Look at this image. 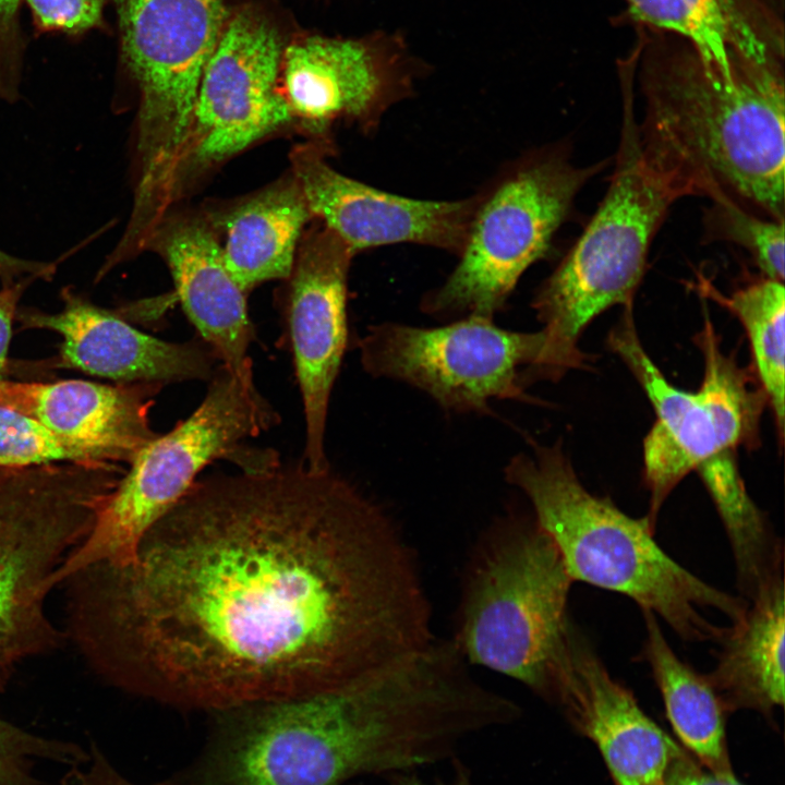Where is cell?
Masks as SVG:
<instances>
[{
  "instance_id": "obj_24",
  "label": "cell",
  "mask_w": 785,
  "mask_h": 785,
  "mask_svg": "<svg viewBox=\"0 0 785 785\" xmlns=\"http://www.w3.org/2000/svg\"><path fill=\"white\" fill-rule=\"evenodd\" d=\"M643 656L662 695L667 718L702 766L732 773L725 738V709L706 675L680 660L665 639L656 616L643 611Z\"/></svg>"
},
{
  "instance_id": "obj_23",
  "label": "cell",
  "mask_w": 785,
  "mask_h": 785,
  "mask_svg": "<svg viewBox=\"0 0 785 785\" xmlns=\"http://www.w3.org/2000/svg\"><path fill=\"white\" fill-rule=\"evenodd\" d=\"M310 216L292 179L258 193L226 217L221 254L244 292L264 281L290 277L298 240Z\"/></svg>"
},
{
  "instance_id": "obj_21",
  "label": "cell",
  "mask_w": 785,
  "mask_h": 785,
  "mask_svg": "<svg viewBox=\"0 0 785 785\" xmlns=\"http://www.w3.org/2000/svg\"><path fill=\"white\" fill-rule=\"evenodd\" d=\"M784 582L778 576L750 601L721 639L715 668L706 675L725 711L770 715L784 704Z\"/></svg>"
},
{
  "instance_id": "obj_29",
  "label": "cell",
  "mask_w": 785,
  "mask_h": 785,
  "mask_svg": "<svg viewBox=\"0 0 785 785\" xmlns=\"http://www.w3.org/2000/svg\"><path fill=\"white\" fill-rule=\"evenodd\" d=\"M38 34L61 33L78 37L94 29H106L107 0H25Z\"/></svg>"
},
{
  "instance_id": "obj_32",
  "label": "cell",
  "mask_w": 785,
  "mask_h": 785,
  "mask_svg": "<svg viewBox=\"0 0 785 785\" xmlns=\"http://www.w3.org/2000/svg\"><path fill=\"white\" fill-rule=\"evenodd\" d=\"M37 276H28L19 281L3 285L0 289V384L7 363V355L11 339L12 322L16 313L17 303L31 281Z\"/></svg>"
},
{
  "instance_id": "obj_25",
  "label": "cell",
  "mask_w": 785,
  "mask_h": 785,
  "mask_svg": "<svg viewBox=\"0 0 785 785\" xmlns=\"http://www.w3.org/2000/svg\"><path fill=\"white\" fill-rule=\"evenodd\" d=\"M708 298L729 310L749 340L752 372L771 407L778 437L784 432L785 289L783 281L763 277L723 295L704 281Z\"/></svg>"
},
{
  "instance_id": "obj_31",
  "label": "cell",
  "mask_w": 785,
  "mask_h": 785,
  "mask_svg": "<svg viewBox=\"0 0 785 785\" xmlns=\"http://www.w3.org/2000/svg\"><path fill=\"white\" fill-rule=\"evenodd\" d=\"M666 785H744L734 773H714L697 765L681 751L673 759L667 774Z\"/></svg>"
},
{
  "instance_id": "obj_35",
  "label": "cell",
  "mask_w": 785,
  "mask_h": 785,
  "mask_svg": "<svg viewBox=\"0 0 785 785\" xmlns=\"http://www.w3.org/2000/svg\"><path fill=\"white\" fill-rule=\"evenodd\" d=\"M401 785H472L469 774L460 769V771L457 773V776L448 782L445 783H421V782H408L406 784Z\"/></svg>"
},
{
  "instance_id": "obj_20",
  "label": "cell",
  "mask_w": 785,
  "mask_h": 785,
  "mask_svg": "<svg viewBox=\"0 0 785 785\" xmlns=\"http://www.w3.org/2000/svg\"><path fill=\"white\" fill-rule=\"evenodd\" d=\"M150 243L164 255L186 316L221 366L254 382L245 292L226 268L213 231L201 220L184 219L156 231Z\"/></svg>"
},
{
  "instance_id": "obj_8",
  "label": "cell",
  "mask_w": 785,
  "mask_h": 785,
  "mask_svg": "<svg viewBox=\"0 0 785 785\" xmlns=\"http://www.w3.org/2000/svg\"><path fill=\"white\" fill-rule=\"evenodd\" d=\"M114 483L100 462L0 468V687L17 664L57 644L46 596Z\"/></svg>"
},
{
  "instance_id": "obj_17",
  "label": "cell",
  "mask_w": 785,
  "mask_h": 785,
  "mask_svg": "<svg viewBox=\"0 0 785 785\" xmlns=\"http://www.w3.org/2000/svg\"><path fill=\"white\" fill-rule=\"evenodd\" d=\"M554 703L596 745L615 785H666L679 747L611 676L576 629Z\"/></svg>"
},
{
  "instance_id": "obj_7",
  "label": "cell",
  "mask_w": 785,
  "mask_h": 785,
  "mask_svg": "<svg viewBox=\"0 0 785 785\" xmlns=\"http://www.w3.org/2000/svg\"><path fill=\"white\" fill-rule=\"evenodd\" d=\"M615 157L596 212L532 303L545 335L546 379L585 367L589 358L578 342L587 326L615 305H632L652 241L677 201L641 158L630 88Z\"/></svg>"
},
{
  "instance_id": "obj_27",
  "label": "cell",
  "mask_w": 785,
  "mask_h": 785,
  "mask_svg": "<svg viewBox=\"0 0 785 785\" xmlns=\"http://www.w3.org/2000/svg\"><path fill=\"white\" fill-rule=\"evenodd\" d=\"M106 462L58 437L37 420L0 404V468Z\"/></svg>"
},
{
  "instance_id": "obj_14",
  "label": "cell",
  "mask_w": 785,
  "mask_h": 785,
  "mask_svg": "<svg viewBox=\"0 0 785 785\" xmlns=\"http://www.w3.org/2000/svg\"><path fill=\"white\" fill-rule=\"evenodd\" d=\"M280 85L292 117L323 133L337 119L374 128L409 94L411 75L403 46L392 36L305 35L287 41Z\"/></svg>"
},
{
  "instance_id": "obj_5",
  "label": "cell",
  "mask_w": 785,
  "mask_h": 785,
  "mask_svg": "<svg viewBox=\"0 0 785 785\" xmlns=\"http://www.w3.org/2000/svg\"><path fill=\"white\" fill-rule=\"evenodd\" d=\"M573 580L533 517L507 515L480 536L467 564L452 641L471 666L551 702L568 664Z\"/></svg>"
},
{
  "instance_id": "obj_18",
  "label": "cell",
  "mask_w": 785,
  "mask_h": 785,
  "mask_svg": "<svg viewBox=\"0 0 785 785\" xmlns=\"http://www.w3.org/2000/svg\"><path fill=\"white\" fill-rule=\"evenodd\" d=\"M55 313L22 311L26 328L62 337L60 365L121 383L168 384L210 376L215 354L197 342H171L147 335L122 317L72 293L62 292Z\"/></svg>"
},
{
  "instance_id": "obj_9",
  "label": "cell",
  "mask_w": 785,
  "mask_h": 785,
  "mask_svg": "<svg viewBox=\"0 0 785 785\" xmlns=\"http://www.w3.org/2000/svg\"><path fill=\"white\" fill-rule=\"evenodd\" d=\"M275 420L254 382L220 365L198 407L135 452L90 530L57 570L55 584L93 565L130 564L146 532L190 490L201 470L235 455L238 445Z\"/></svg>"
},
{
  "instance_id": "obj_19",
  "label": "cell",
  "mask_w": 785,
  "mask_h": 785,
  "mask_svg": "<svg viewBox=\"0 0 785 785\" xmlns=\"http://www.w3.org/2000/svg\"><path fill=\"white\" fill-rule=\"evenodd\" d=\"M158 383L104 385L81 379L0 384V404L40 422L98 461L129 462L155 433L149 424Z\"/></svg>"
},
{
  "instance_id": "obj_15",
  "label": "cell",
  "mask_w": 785,
  "mask_h": 785,
  "mask_svg": "<svg viewBox=\"0 0 785 785\" xmlns=\"http://www.w3.org/2000/svg\"><path fill=\"white\" fill-rule=\"evenodd\" d=\"M353 254L324 227L307 237L290 275L287 319L304 413L303 462L313 470L329 467L326 421L348 341L347 276Z\"/></svg>"
},
{
  "instance_id": "obj_1",
  "label": "cell",
  "mask_w": 785,
  "mask_h": 785,
  "mask_svg": "<svg viewBox=\"0 0 785 785\" xmlns=\"http://www.w3.org/2000/svg\"><path fill=\"white\" fill-rule=\"evenodd\" d=\"M71 584L74 637L102 676L212 714L372 680L437 638L400 526L304 462L196 480L130 564Z\"/></svg>"
},
{
  "instance_id": "obj_4",
  "label": "cell",
  "mask_w": 785,
  "mask_h": 785,
  "mask_svg": "<svg viewBox=\"0 0 785 785\" xmlns=\"http://www.w3.org/2000/svg\"><path fill=\"white\" fill-rule=\"evenodd\" d=\"M530 443L532 452L516 455L505 480L524 494L571 579L630 597L687 641L720 642L727 628L711 623L703 611H718L736 623L747 601L677 564L656 543L645 517L632 518L608 497L589 492L558 442Z\"/></svg>"
},
{
  "instance_id": "obj_30",
  "label": "cell",
  "mask_w": 785,
  "mask_h": 785,
  "mask_svg": "<svg viewBox=\"0 0 785 785\" xmlns=\"http://www.w3.org/2000/svg\"><path fill=\"white\" fill-rule=\"evenodd\" d=\"M23 0H0V100L14 102L20 96L25 38L20 23Z\"/></svg>"
},
{
  "instance_id": "obj_10",
  "label": "cell",
  "mask_w": 785,
  "mask_h": 785,
  "mask_svg": "<svg viewBox=\"0 0 785 785\" xmlns=\"http://www.w3.org/2000/svg\"><path fill=\"white\" fill-rule=\"evenodd\" d=\"M121 62L140 93L135 198H169L205 67L230 19L226 0H113Z\"/></svg>"
},
{
  "instance_id": "obj_26",
  "label": "cell",
  "mask_w": 785,
  "mask_h": 785,
  "mask_svg": "<svg viewBox=\"0 0 785 785\" xmlns=\"http://www.w3.org/2000/svg\"><path fill=\"white\" fill-rule=\"evenodd\" d=\"M705 238L737 244L751 254L763 277L784 281V220L761 217L727 201H713L704 216Z\"/></svg>"
},
{
  "instance_id": "obj_11",
  "label": "cell",
  "mask_w": 785,
  "mask_h": 785,
  "mask_svg": "<svg viewBox=\"0 0 785 785\" xmlns=\"http://www.w3.org/2000/svg\"><path fill=\"white\" fill-rule=\"evenodd\" d=\"M606 164L576 166L566 148H547L523 160L480 196L460 261L445 283L424 298V312L438 318L493 317L521 275L546 254L576 195Z\"/></svg>"
},
{
  "instance_id": "obj_3",
  "label": "cell",
  "mask_w": 785,
  "mask_h": 785,
  "mask_svg": "<svg viewBox=\"0 0 785 785\" xmlns=\"http://www.w3.org/2000/svg\"><path fill=\"white\" fill-rule=\"evenodd\" d=\"M638 144L677 200L727 201L784 220V76L780 60H739L730 73L689 50L641 72Z\"/></svg>"
},
{
  "instance_id": "obj_13",
  "label": "cell",
  "mask_w": 785,
  "mask_h": 785,
  "mask_svg": "<svg viewBox=\"0 0 785 785\" xmlns=\"http://www.w3.org/2000/svg\"><path fill=\"white\" fill-rule=\"evenodd\" d=\"M286 39L266 11L246 4L231 12L198 87L181 166L219 162L292 121L280 88Z\"/></svg>"
},
{
  "instance_id": "obj_22",
  "label": "cell",
  "mask_w": 785,
  "mask_h": 785,
  "mask_svg": "<svg viewBox=\"0 0 785 785\" xmlns=\"http://www.w3.org/2000/svg\"><path fill=\"white\" fill-rule=\"evenodd\" d=\"M643 23L685 37L700 60L730 73L741 59L778 60L782 44L750 0H626Z\"/></svg>"
},
{
  "instance_id": "obj_34",
  "label": "cell",
  "mask_w": 785,
  "mask_h": 785,
  "mask_svg": "<svg viewBox=\"0 0 785 785\" xmlns=\"http://www.w3.org/2000/svg\"><path fill=\"white\" fill-rule=\"evenodd\" d=\"M77 778L82 780L81 785H134L120 776L97 752L90 771Z\"/></svg>"
},
{
  "instance_id": "obj_12",
  "label": "cell",
  "mask_w": 785,
  "mask_h": 785,
  "mask_svg": "<svg viewBox=\"0 0 785 785\" xmlns=\"http://www.w3.org/2000/svg\"><path fill=\"white\" fill-rule=\"evenodd\" d=\"M544 350L542 329L507 330L482 315L431 328L382 323L360 341L369 374L415 386L454 412L488 413L493 399L533 402L526 384L540 378Z\"/></svg>"
},
{
  "instance_id": "obj_16",
  "label": "cell",
  "mask_w": 785,
  "mask_h": 785,
  "mask_svg": "<svg viewBox=\"0 0 785 785\" xmlns=\"http://www.w3.org/2000/svg\"><path fill=\"white\" fill-rule=\"evenodd\" d=\"M291 162L311 216L353 253L403 242L462 251L480 196L452 202L395 195L337 172L312 145L298 146Z\"/></svg>"
},
{
  "instance_id": "obj_6",
  "label": "cell",
  "mask_w": 785,
  "mask_h": 785,
  "mask_svg": "<svg viewBox=\"0 0 785 785\" xmlns=\"http://www.w3.org/2000/svg\"><path fill=\"white\" fill-rule=\"evenodd\" d=\"M695 341L703 358V377L697 390L686 391L671 384L645 352L632 306L624 309L607 338L655 414L643 442V474L650 492L645 518L652 529L663 503L687 474L696 472L709 496L721 497L744 483L737 449L760 444L768 399L752 370L739 366L733 353L722 350L708 315Z\"/></svg>"
},
{
  "instance_id": "obj_33",
  "label": "cell",
  "mask_w": 785,
  "mask_h": 785,
  "mask_svg": "<svg viewBox=\"0 0 785 785\" xmlns=\"http://www.w3.org/2000/svg\"><path fill=\"white\" fill-rule=\"evenodd\" d=\"M55 270L56 266L52 263L20 258L0 250V279L3 285L15 282L16 278L23 276L51 278Z\"/></svg>"
},
{
  "instance_id": "obj_28",
  "label": "cell",
  "mask_w": 785,
  "mask_h": 785,
  "mask_svg": "<svg viewBox=\"0 0 785 785\" xmlns=\"http://www.w3.org/2000/svg\"><path fill=\"white\" fill-rule=\"evenodd\" d=\"M57 741L48 740L0 718V785H41L33 774L38 760H56Z\"/></svg>"
},
{
  "instance_id": "obj_2",
  "label": "cell",
  "mask_w": 785,
  "mask_h": 785,
  "mask_svg": "<svg viewBox=\"0 0 785 785\" xmlns=\"http://www.w3.org/2000/svg\"><path fill=\"white\" fill-rule=\"evenodd\" d=\"M213 715L200 758L165 785H341L446 760L457 734L449 692L422 661L339 690Z\"/></svg>"
}]
</instances>
